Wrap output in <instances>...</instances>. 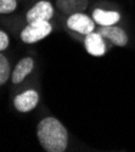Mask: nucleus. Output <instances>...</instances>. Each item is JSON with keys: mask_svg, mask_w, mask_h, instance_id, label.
I'll list each match as a JSON object with an SVG mask.
<instances>
[{"mask_svg": "<svg viewBox=\"0 0 135 152\" xmlns=\"http://www.w3.org/2000/svg\"><path fill=\"white\" fill-rule=\"evenodd\" d=\"M56 7L67 15L80 14L88 7V0H56Z\"/></svg>", "mask_w": 135, "mask_h": 152, "instance_id": "nucleus-8", "label": "nucleus"}, {"mask_svg": "<svg viewBox=\"0 0 135 152\" xmlns=\"http://www.w3.org/2000/svg\"><path fill=\"white\" fill-rule=\"evenodd\" d=\"M39 102V95L35 90H27L17 95L14 100V106L20 112H29Z\"/></svg>", "mask_w": 135, "mask_h": 152, "instance_id": "nucleus-5", "label": "nucleus"}, {"mask_svg": "<svg viewBox=\"0 0 135 152\" xmlns=\"http://www.w3.org/2000/svg\"><path fill=\"white\" fill-rule=\"evenodd\" d=\"M93 20L100 26H113L120 20V15L116 11H105L101 9H95L93 11Z\"/></svg>", "mask_w": 135, "mask_h": 152, "instance_id": "nucleus-10", "label": "nucleus"}, {"mask_svg": "<svg viewBox=\"0 0 135 152\" xmlns=\"http://www.w3.org/2000/svg\"><path fill=\"white\" fill-rule=\"evenodd\" d=\"M36 136L42 147L47 152H63L68 144V133L65 125L54 117L40 121L36 128Z\"/></svg>", "mask_w": 135, "mask_h": 152, "instance_id": "nucleus-1", "label": "nucleus"}, {"mask_svg": "<svg viewBox=\"0 0 135 152\" xmlns=\"http://www.w3.org/2000/svg\"><path fill=\"white\" fill-rule=\"evenodd\" d=\"M102 35L97 32V33H89L85 35L84 39V46L87 49V51L91 55V56H96L100 57L104 56L106 53V45L105 42L102 39Z\"/></svg>", "mask_w": 135, "mask_h": 152, "instance_id": "nucleus-6", "label": "nucleus"}, {"mask_svg": "<svg viewBox=\"0 0 135 152\" xmlns=\"http://www.w3.org/2000/svg\"><path fill=\"white\" fill-rule=\"evenodd\" d=\"M67 27L74 32L87 35L94 31L95 21H93L90 17L82 14V12L80 14H73L67 20Z\"/></svg>", "mask_w": 135, "mask_h": 152, "instance_id": "nucleus-3", "label": "nucleus"}, {"mask_svg": "<svg viewBox=\"0 0 135 152\" xmlns=\"http://www.w3.org/2000/svg\"><path fill=\"white\" fill-rule=\"evenodd\" d=\"M9 43H10V39H9V35L5 33V32H0V50L4 51L5 49H7L9 46Z\"/></svg>", "mask_w": 135, "mask_h": 152, "instance_id": "nucleus-13", "label": "nucleus"}, {"mask_svg": "<svg viewBox=\"0 0 135 152\" xmlns=\"http://www.w3.org/2000/svg\"><path fill=\"white\" fill-rule=\"evenodd\" d=\"M17 7L16 0H0V14H10Z\"/></svg>", "mask_w": 135, "mask_h": 152, "instance_id": "nucleus-12", "label": "nucleus"}, {"mask_svg": "<svg viewBox=\"0 0 135 152\" xmlns=\"http://www.w3.org/2000/svg\"><path fill=\"white\" fill-rule=\"evenodd\" d=\"M34 67V61L32 57H24L22 58L12 72V83L14 84H20L23 82V79L32 72Z\"/></svg>", "mask_w": 135, "mask_h": 152, "instance_id": "nucleus-9", "label": "nucleus"}, {"mask_svg": "<svg viewBox=\"0 0 135 152\" xmlns=\"http://www.w3.org/2000/svg\"><path fill=\"white\" fill-rule=\"evenodd\" d=\"M97 32L117 46H126L128 43L127 33L122 28L115 26V24L113 26H101V28Z\"/></svg>", "mask_w": 135, "mask_h": 152, "instance_id": "nucleus-7", "label": "nucleus"}, {"mask_svg": "<svg viewBox=\"0 0 135 152\" xmlns=\"http://www.w3.org/2000/svg\"><path fill=\"white\" fill-rule=\"evenodd\" d=\"M11 73V68H10V62L7 61V58L1 54L0 55V85H4Z\"/></svg>", "mask_w": 135, "mask_h": 152, "instance_id": "nucleus-11", "label": "nucleus"}, {"mask_svg": "<svg viewBox=\"0 0 135 152\" xmlns=\"http://www.w3.org/2000/svg\"><path fill=\"white\" fill-rule=\"evenodd\" d=\"M54 15V7L49 1H39L36 3L26 15V20L28 23L36 21H49Z\"/></svg>", "mask_w": 135, "mask_h": 152, "instance_id": "nucleus-4", "label": "nucleus"}, {"mask_svg": "<svg viewBox=\"0 0 135 152\" xmlns=\"http://www.w3.org/2000/svg\"><path fill=\"white\" fill-rule=\"evenodd\" d=\"M53 27L49 23V21H36L32 22L28 26L23 28L21 32V39L23 43L27 44H34L39 42L44 38H46L49 34L51 33Z\"/></svg>", "mask_w": 135, "mask_h": 152, "instance_id": "nucleus-2", "label": "nucleus"}]
</instances>
